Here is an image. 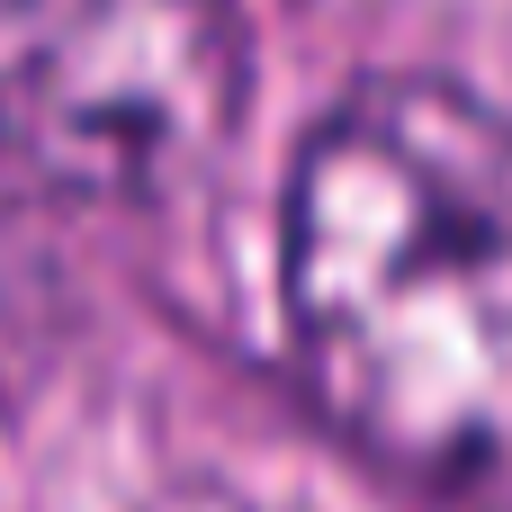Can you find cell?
Segmentation results:
<instances>
[{
  "instance_id": "obj_1",
  "label": "cell",
  "mask_w": 512,
  "mask_h": 512,
  "mask_svg": "<svg viewBox=\"0 0 512 512\" xmlns=\"http://www.w3.org/2000/svg\"><path fill=\"white\" fill-rule=\"evenodd\" d=\"M279 288L324 414L423 486L512 477V117L369 81L288 162Z\"/></svg>"
},
{
  "instance_id": "obj_2",
  "label": "cell",
  "mask_w": 512,
  "mask_h": 512,
  "mask_svg": "<svg viewBox=\"0 0 512 512\" xmlns=\"http://www.w3.org/2000/svg\"><path fill=\"white\" fill-rule=\"evenodd\" d=\"M234 108V0H0V144L81 198L198 180Z\"/></svg>"
}]
</instances>
